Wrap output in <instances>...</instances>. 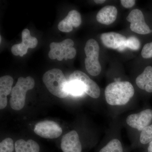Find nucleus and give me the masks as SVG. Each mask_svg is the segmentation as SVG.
I'll return each mask as SVG.
<instances>
[{"label":"nucleus","mask_w":152,"mask_h":152,"mask_svg":"<svg viewBox=\"0 0 152 152\" xmlns=\"http://www.w3.org/2000/svg\"><path fill=\"white\" fill-rule=\"evenodd\" d=\"M106 101L111 106L124 105L134 94V89L128 81L113 82L106 87L104 91Z\"/></svg>","instance_id":"f257e3e1"},{"label":"nucleus","mask_w":152,"mask_h":152,"mask_svg":"<svg viewBox=\"0 0 152 152\" xmlns=\"http://www.w3.org/2000/svg\"><path fill=\"white\" fill-rule=\"evenodd\" d=\"M42 80L47 89L52 94L61 99L67 96L68 82L61 70L53 69L47 71L43 76Z\"/></svg>","instance_id":"f03ea898"},{"label":"nucleus","mask_w":152,"mask_h":152,"mask_svg":"<svg viewBox=\"0 0 152 152\" xmlns=\"http://www.w3.org/2000/svg\"><path fill=\"white\" fill-rule=\"evenodd\" d=\"M35 81L32 77H20L11 92L10 105L15 110H20L23 108L26 102V94L29 90L35 86Z\"/></svg>","instance_id":"7ed1b4c3"},{"label":"nucleus","mask_w":152,"mask_h":152,"mask_svg":"<svg viewBox=\"0 0 152 152\" xmlns=\"http://www.w3.org/2000/svg\"><path fill=\"white\" fill-rule=\"evenodd\" d=\"M86 58L85 61L86 71L93 76L99 75L102 71V66L99 61L100 48L96 40L91 39L87 41L84 48Z\"/></svg>","instance_id":"20e7f679"},{"label":"nucleus","mask_w":152,"mask_h":152,"mask_svg":"<svg viewBox=\"0 0 152 152\" xmlns=\"http://www.w3.org/2000/svg\"><path fill=\"white\" fill-rule=\"evenodd\" d=\"M74 45L73 41L69 39L64 40L61 42H52L50 45L49 58L53 60L57 59L59 61L64 58L65 60L73 58L77 53L76 49L73 48Z\"/></svg>","instance_id":"39448f33"},{"label":"nucleus","mask_w":152,"mask_h":152,"mask_svg":"<svg viewBox=\"0 0 152 152\" xmlns=\"http://www.w3.org/2000/svg\"><path fill=\"white\" fill-rule=\"evenodd\" d=\"M69 79L79 81L83 86L85 93L91 97L97 99L100 96V89L97 84L81 71H75L70 75Z\"/></svg>","instance_id":"423d86ee"},{"label":"nucleus","mask_w":152,"mask_h":152,"mask_svg":"<svg viewBox=\"0 0 152 152\" xmlns=\"http://www.w3.org/2000/svg\"><path fill=\"white\" fill-rule=\"evenodd\" d=\"M126 19L130 23V28L134 32L141 35L152 32V30L146 23L142 12L139 9H134L131 11Z\"/></svg>","instance_id":"0eeeda50"},{"label":"nucleus","mask_w":152,"mask_h":152,"mask_svg":"<svg viewBox=\"0 0 152 152\" xmlns=\"http://www.w3.org/2000/svg\"><path fill=\"white\" fill-rule=\"evenodd\" d=\"M38 135L44 138L55 139L62 134V129L56 123L53 121H45L37 124L34 129Z\"/></svg>","instance_id":"6e6552de"},{"label":"nucleus","mask_w":152,"mask_h":152,"mask_svg":"<svg viewBox=\"0 0 152 152\" xmlns=\"http://www.w3.org/2000/svg\"><path fill=\"white\" fill-rule=\"evenodd\" d=\"M152 120V110L147 109L138 113L131 114L126 119L127 124L131 127L142 131L148 126Z\"/></svg>","instance_id":"1a4fd4ad"},{"label":"nucleus","mask_w":152,"mask_h":152,"mask_svg":"<svg viewBox=\"0 0 152 152\" xmlns=\"http://www.w3.org/2000/svg\"><path fill=\"white\" fill-rule=\"evenodd\" d=\"M22 42L20 44L14 45L12 47V53L15 56L23 57L27 53L28 48H34L38 44L37 38L32 37L29 30L25 29L22 33Z\"/></svg>","instance_id":"9d476101"},{"label":"nucleus","mask_w":152,"mask_h":152,"mask_svg":"<svg viewBox=\"0 0 152 152\" xmlns=\"http://www.w3.org/2000/svg\"><path fill=\"white\" fill-rule=\"evenodd\" d=\"M100 38L103 44L108 48L117 50L119 51L125 49L127 38L121 34L114 32L103 33L101 35Z\"/></svg>","instance_id":"9b49d317"},{"label":"nucleus","mask_w":152,"mask_h":152,"mask_svg":"<svg viewBox=\"0 0 152 152\" xmlns=\"http://www.w3.org/2000/svg\"><path fill=\"white\" fill-rule=\"evenodd\" d=\"M63 152H81L82 147L78 134L73 130L63 136L61 142Z\"/></svg>","instance_id":"f8f14e48"},{"label":"nucleus","mask_w":152,"mask_h":152,"mask_svg":"<svg viewBox=\"0 0 152 152\" xmlns=\"http://www.w3.org/2000/svg\"><path fill=\"white\" fill-rule=\"evenodd\" d=\"M81 23L80 14L78 11L72 10L69 12L65 18L59 23L58 28L64 32H70L73 27H78Z\"/></svg>","instance_id":"ddd939ff"},{"label":"nucleus","mask_w":152,"mask_h":152,"mask_svg":"<svg viewBox=\"0 0 152 152\" xmlns=\"http://www.w3.org/2000/svg\"><path fill=\"white\" fill-rule=\"evenodd\" d=\"M118 10L115 7L106 6L98 12L96 15V20L102 24L110 25L116 20Z\"/></svg>","instance_id":"4468645a"},{"label":"nucleus","mask_w":152,"mask_h":152,"mask_svg":"<svg viewBox=\"0 0 152 152\" xmlns=\"http://www.w3.org/2000/svg\"><path fill=\"white\" fill-rule=\"evenodd\" d=\"M13 79L10 76L6 75L0 78V109H4L7 104V96L12 92Z\"/></svg>","instance_id":"2eb2a0df"},{"label":"nucleus","mask_w":152,"mask_h":152,"mask_svg":"<svg viewBox=\"0 0 152 152\" xmlns=\"http://www.w3.org/2000/svg\"><path fill=\"white\" fill-rule=\"evenodd\" d=\"M137 86L147 92H152V66H148L136 79Z\"/></svg>","instance_id":"dca6fc26"},{"label":"nucleus","mask_w":152,"mask_h":152,"mask_svg":"<svg viewBox=\"0 0 152 152\" xmlns=\"http://www.w3.org/2000/svg\"><path fill=\"white\" fill-rule=\"evenodd\" d=\"M16 152H39L40 148L39 144L32 140L26 141L24 140H18L15 145Z\"/></svg>","instance_id":"f3484780"},{"label":"nucleus","mask_w":152,"mask_h":152,"mask_svg":"<svg viewBox=\"0 0 152 152\" xmlns=\"http://www.w3.org/2000/svg\"><path fill=\"white\" fill-rule=\"evenodd\" d=\"M99 152H124V151L119 140L114 139L110 141Z\"/></svg>","instance_id":"a211bd4d"},{"label":"nucleus","mask_w":152,"mask_h":152,"mask_svg":"<svg viewBox=\"0 0 152 152\" xmlns=\"http://www.w3.org/2000/svg\"><path fill=\"white\" fill-rule=\"evenodd\" d=\"M140 142L142 144H147L152 141V124L148 126L141 131Z\"/></svg>","instance_id":"6ab92c4d"},{"label":"nucleus","mask_w":152,"mask_h":152,"mask_svg":"<svg viewBox=\"0 0 152 152\" xmlns=\"http://www.w3.org/2000/svg\"><path fill=\"white\" fill-rule=\"evenodd\" d=\"M140 46V42L139 39L134 36H131L127 39L125 45V49H129L135 51L139 50Z\"/></svg>","instance_id":"aec40b11"},{"label":"nucleus","mask_w":152,"mask_h":152,"mask_svg":"<svg viewBox=\"0 0 152 152\" xmlns=\"http://www.w3.org/2000/svg\"><path fill=\"white\" fill-rule=\"evenodd\" d=\"M14 150L13 141L10 138L4 139L0 143V152H13Z\"/></svg>","instance_id":"412c9836"},{"label":"nucleus","mask_w":152,"mask_h":152,"mask_svg":"<svg viewBox=\"0 0 152 152\" xmlns=\"http://www.w3.org/2000/svg\"><path fill=\"white\" fill-rule=\"evenodd\" d=\"M142 57L145 59L152 58V42L146 44L144 46L141 52Z\"/></svg>","instance_id":"4be33fe9"},{"label":"nucleus","mask_w":152,"mask_h":152,"mask_svg":"<svg viewBox=\"0 0 152 152\" xmlns=\"http://www.w3.org/2000/svg\"><path fill=\"white\" fill-rule=\"evenodd\" d=\"M136 1L134 0H121V3L122 5L126 8H131L135 4Z\"/></svg>","instance_id":"5701e85b"},{"label":"nucleus","mask_w":152,"mask_h":152,"mask_svg":"<svg viewBox=\"0 0 152 152\" xmlns=\"http://www.w3.org/2000/svg\"><path fill=\"white\" fill-rule=\"evenodd\" d=\"M106 1L104 0H95L94 1V2L96 4H102L104 3Z\"/></svg>","instance_id":"b1692460"},{"label":"nucleus","mask_w":152,"mask_h":152,"mask_svg":"<svg viewBox=\"0 0 152 152\" xmlns=\"http://www.w3.org/2000/svg\"><path fill=\"white\" fill-rule=\"evenodd\" d=\"M148 152H152V141L150 142L148 148Z\"/></svg>","instance_id":"393cba45"}]
</instances>
